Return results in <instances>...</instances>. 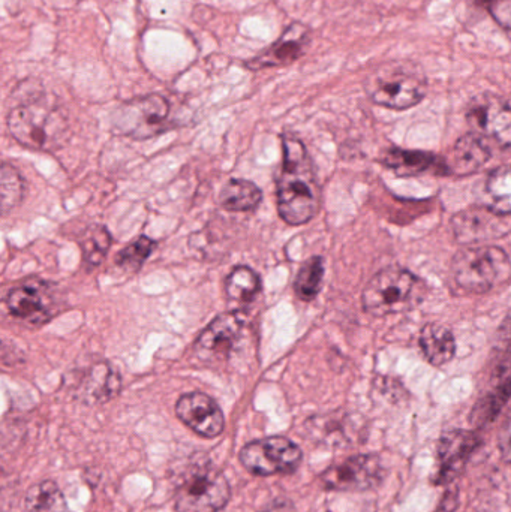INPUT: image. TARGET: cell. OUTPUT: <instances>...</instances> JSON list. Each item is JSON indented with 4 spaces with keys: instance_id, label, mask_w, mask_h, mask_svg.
Listing matches in <instances>:
<instances>
[{
    "instance_id": "26",
    "label": "cell",
    "mask_w": 511,
    "mask_h": 512,
    "mask_svg": "<svg viewBox=\"0 0 511 512\" xmlns=\"http://www.w3.org/2000/svg\"><path fill=\"white\" fill-rule=\"evenodd\" d=\"M486 194L491 200V209L500 215H511V167L492 171L486 182Z\"/></svg>"
},
{
    "instance_id": "33",
    "label": "cell",
    "mask_w": 511,
    "mask_h": 512,
    "mask_svg": "<svg viewBox=\"0 0 511 512\" xmlns=\"http://www.w3.org/2000/svg\"><path fill=\"white\" fill-rule=\"evenodd\" d=\"M459 507V492L458 489L449 490L441 499L440 507L434 512H456Z\"/></svg>"
},
{
    "instance_id": "24",
    "label": "cell",
    "mask_w": 511,
    "mask_h": 512,
    "mask_svg": "<svg viewBox=\"0 0 511 512\" xmlns=\"http://www.w3.org/2000/svg\"><path fill=\"white\" fill-rule=\"evenodd\" d=\"M260 289V276L252 268L245 267V265L234 268L233 273L227 277V283H225L228 298L239 301V303H249V301L254 300Z\"/></svg>"
},
{
    "instance_id": "22",
    "label": "cell",
    "mask_w": 511,
    "mask_h": 512,
    "mask_svg": "<svg viewBox=\"0 0 511 512\" xmlns=\"http://www.w3.org/2000/svg\"><path fill=\"white\" fill-rule=\"evenodd\" d=\"M23 512H69V508L57 484L42 481L27 490Z\"/></svg>"
},
{
    "instance_id": "16",
    "label": "cell",
    "mask_w": 511,
    "mask_h": 512,
    "mask_svg": "<svg viewBox=\"0 0 511 512\" xmlns=\"http://www.w3.org/2000/svg\"><path fill=\"white\" fill-rule=\"evenodd\" d=\"M176 415L192 432L213 439L224 432L225 418L218 403L204 393L183 394L176 403Z\"/></svg>"
},
{
    "instance_id": "12",
    "label": "cell",
    "mask_w": 511,
    "mask_h": 512,
    "mask_svg": "<svg viewBox=\"0 0 511 512\" xmlns=\"http://www.w3.org/2000/svg\"><path fill=\"white\" fill-rule=\"evenodd\" d=\"M506 218L491 207H470L453 218V233L461 245H489L509 234L510 224Z\"/></svg>"
},
{
    "instance_id": "29",
    "label": "cell",
    "mask_w": 511,
    "mask_h": 512,
    "mask_svg": "<svg viewBox=\"0 0 511 512\" xmlns=\"http://www.w3.org/2000/svg\"><path fill=\"white\" fill-rule=\"evenodd\" d=\"M156 243L146 236L137 237L134 242L129 243L125 249L116 256V264L123 270L138 271L143 267L152 252L155 251Z\"/></svg>"
},
{
    "instance_id": "10",
    "label": "cell",
    "mask_w": 511,
    "mask_h": 512,
    "mask_svg": "<svg viewBox=\"0 0 511 512\" xmlns=\"http://www.w3.org/2000/svg\"><path fill=\"white\" fill-rule=\"evenodd\" d=\"M483 445V438L476 430H449L441 435L437 445V474L434 483L447 486L467 468L468 462Z\"/></svg>"
},
{
    "instance_id": "28",
    "label": "cell",
    "mask_w": 511,
    "mask_h": 512,
    "mask_svg": "<svg viewBox=\"0 0 511 512\" xmlns=\"http://www.w3.org/2000/svg\"><path fill=\"white\" fill-rule=\"evenodd\" d=\"M80 246L84 261L95 267V265H99L104 261L105 256L110 251V233L102 225H92V227L84 231Z\"/></svg>"
},
{
    "instance_id": "21",
    "label": "cell",
    "mask_w": 511,
    "mask_h": 512,
    "mask_svg": "<svg viewBox=\"0 0 511 512\" xmlns=\"http://www.w3.org/2000/svg\"><path fill=\"white\" fill-rule=\"evenodd\" d=\"M261 200H263L261 189L243 179L230 180L219 197L222 207L228 212H251L257 209Z\"/></svg>"
},
{
    "instance_id": "3",
    "label": "cell",
    "mask_w": 511,
    "mask_h": 512,
    "mask_svg": "<svg viewBox=\"0 0 511 512\" xmlns=\"http://www.w3.org/2000/svg\"><path fill=\"white\" fill-rule=\"evenodd\" d=\"M227 478L206 456H195L180 469L174 486L177 512H219L230 502Z\"/></svg>"
},
{
    "instance_id": "34",
    "label": "cell",
    "mask_w": 511,
    "mask_h": 512,
    "mask_svg": "<svg viewBox=\"0 0 511 512\" xmlns=\"http://www.w3.org/2000/svg\"><path fill=\"white\" fill-rule=\"evenodd\" d=\"M260 512H296L294 510L293 502L290 499H275V501L270 502L267 507H264Z\"/></svg>"
},
{
    "instance_id": "2",
    "label": "cell",
    "mask_w": 511,
    "mask_h": 512,
    "mask_svg": "<svg viewBox=\"0 0 511 512\" xmlns=\"http://www.w3.org/2000/svg\"><path fill=\"white\" fill-rule=\"evenodd\" d=\"M12 137L32 150H56L65 144L69 123L63 111L44 95L23 99L8 114Z\"/></svg>"
},
{
    "instance_id": "9",
    "label": "cell",
    "mask_w": 511,
    "mask_h": 512,
    "mask_svg": "<svg viewBox=\"0 0 511 512\" xmlns=\"http://www.w3.org/2000/svg\"><path fill=\"white\" fill-rule=\"evenodd\" d=\"M168 114L170 104L164 96L149 95L132 99L114 114V128L134 140H146L168 128Z\"/></svg>"
},
{
    "instance_id": "23",
    "label": "cell",
    "mask_w": 511,
    "mask_h": 512,
    "mask_svg": "<svg viewBox=\"0 0 511 512\" xmlns=\"http://www.w3.org/2000/svg\"><path fill=\"white\" fill-rule=\"evenodd\" d=\"M435 159L429 153L392 149L384 156L383 164L398 176H416L429 170Z\"/></svg>"
},
{
    "instance_id": "25",
    "label": "cell",
    "mask_w": 511,
    "mask_h": 512,
    "mask_svg": "<svg viewBox=\"0 0 511 512\" xmlns=\"http://www.w3.org/2000/svg\"><path fill=\"white\" fill-rule=\"evenodd\" d=\"M324 261L321 256L308 259L297 273L294 291L303 301H311L320 294L323 286Z\"/></svg>"
},
{
    "instance_id": "15",
    "label": "cell",
    "mask_w": 511,
    "mask_h": 512,
    "mask_svg": "<svg viewBox=\"0 0 511 512\" xmlns=\"http://www.w3.org/2000/svg\"><path fill=\"white\" fill-rule=\"evenodd\" d=\"M48 288V283L33 279L11 289L6 297L9 313L30 325H42L50 321L54 301Z\"/></svg>"
},
{
    "instance_id": "17",
    "label": "cell",
    "mask_w": 511,
    "mask_h": 512,
    "mask_svg": "<svg viewBox=\"0 0 511 512\" xmlns=\"http://www.w3.org/2000/svg\"><path fill=\"white\" fill-rule=\"evenodd\" d=\"M309 42H311V30L302 23L291 24L275 44L249 60L246 66L252 71H260V69L290 65L305 53Z\"/></svg>"
},
{
    "instance_id": "1",
    "label": "cell",
    "mask_w": 511,
    "mask_h": 512,
    "mask_svg": "<svg viewBox=\"0 0 511 512\" xmlns=\"http://www.w3.org/2000/svg\"><path fill=\"white\" fill-rule=\"evenodd\" d=\"M282 152L284 162L276 186L279 216L288 225L299 227L308 224L317 215L320 209V186L302 141L284 135Z\"/></svg>"
},
{
    "instance_id": "5",
    "label": "cell",
    "mask_w": 511,
    "mask_h": 512,
    "mask_svg": "<svg viewBox=\"0 0 511 512\" xmlns=\"http://www.w3.org/2000/svg\"><path fill=\"white\" fill-rule=\"evenodd\" d=\"M426 286L419 277L401 267H387L375 274L363 291V309L369 315H396L422 303Z\"/></svg>"
},
{
    "instance_id": "20",
    "label": "cell",
    "mask_w": 511,
    "mask_h": 512,
    "mask_svg": "<svg viewBox=\"0 0 511 512\" xmlns=\"http://www.w3.org/2000/svg\"><path fill=\"white\" fill-rule=\"evenodd\" d=\"M120 376L110 364H98L90 370L83 384V397L86 402L102 403L113 399L120 391Z\"/></svg>"
},
{
    "instance_id": "7",
    "label": "cell",
    "mask_w": 511,
    "mask_h": 512,
    "mask_svg": "<svg viewBox=\"0 0 511 512\" xmlns=\"http://www.w3.org/2000/svg\"><path fill=\"white\" fill-rule=\"evenodd\" d=\"M303 453L299 445L282 436L258 439L240 451V462L257 477L293 474L299 469Z\"/></svg>"
},
{
    "instance_id": "19",
    "label": "cell",
    "mask_w": 511,
    "mask_h": 512,
    "mask_svg": "<svg viewBox=\"0 0 511 512\" xmlns=\"http://www.w3.org/2000/svg\"><path fill=\"white\" fill-rule=\"evenodd\" d=\"M420 346H422L426 360L432 366H444L455 357V336L447 325L438 324V322L423 327L422 334H420Z\"/></svg>"
},
{
    "instance_id": "13",
    "label": "cell",
    "mask_w": 511,
    "mask_h": 512,
    "mask_svg": "<svg viewBox=\"0 0 511 512\" xmlns=\"http://www.w3.org/2000/svg\"><path fill=\"white\" fill-rule=\"evenodd\" d=\"M248 313L243 310H233L218 316L206 328L195 343V352L201 360L225 358L231 349L239 342L240 334L248 324Z\"/></svg>"
},
{
    "instance_id": "6",
    "label": "cell",
    "mask_w": 511,
    "mask_h": 512,
    "mask_svg": "<svg viewBox=\"0 0 511 512\" xmlns=\"http://www.w3.org/2000/svg\"><path fill=\"white\" fill-rule=\"evenodd\" d=\"M452 271L462 289L483 294L509 274V256L497 246H465L453 258Z\"/></svg>"
},
{
    "instance_id": "11",
    "label": "cell",
    "mask_w": 511,
    "mask_h": 512,
    "mask_svg": "<svg viewBox=\"0 0 511 512\" xmlns=\"http://www.w3.org/2000/svg\"><path fill=\"white\" fill-rule=\"evenodd\" d=\"M467 120L474 134L494 141L503 149L511 147V107L503 99L491 93L473 99Z\"/></svg>"
},
{
    "instance_id": "30",
    "label": "cell",
    "mask_w": 511,
    "mask_h": 512,
    "mask_svg": "<svg viewBox=\"0 0 511 512\" xmlns=\"http://www.w3.org/2000/svg\"><path fill=\"white\" fill-rule=\"evenodd\" d=\"M511 396V390L509 388H500L497 393L486 396L485 399L480 400L476 406H474L473 412H471V423L477 427V429H483V427L491 424L492 421L497 418L500 414L503 406L506 405L507 399Z\"/></svg>"
},
{
    "instance_id": "4",
    "label": "cell",
    "mask_w": 511,
    "mask_h": 512,
    "mask_svg": "<svg viewBox=\"0 0 511 512\" xmlns=\"http://www.w3.org/2000/svg\"><path fill=\"white\" fill-rule=\"evenodd\" d=\"M366 92L381 107L408 110L423 101L428 92V81L416 63L395 60L378 66L369 75Z\"/></svg>"
},
{
    "instance_id": "32",
    "label": "cell",
    "mask_w": 511,
    "mask_h": 512,
    "mask_svg": "<svg viewBox=\"0 0 511 512\" xmlns=\"http://www.w3.org/2000/svg\"><path fill=\"white\" fill-rule=\"evenodd\" d=\"M498 450H500L504 462L511 465V418L501 426L500 432H498Z\"/></svg>"
},
{
    "instance_id": "35",
    "label": "cell",
    "mask_w": 511,
    "mask_h": 512,
    "mask_svg": "<svg viewBox=\"0 0 511 512\" xmlns=\"http://www.w3.org/2000/svg\"><path fill=\"white\" fill-rule=\"evenodd\" d=\"M326 512H330V511H326Z\"/></svg>"
},
{
    "instance_id": "18",
    "label": "cell",
    "mask_w": 511,
    "mask_h": 512,
    "mask_svg": "<svg viewBox=\"0 0 511 512\" xmlns=\"http://www.w3.org/2000/svg\"><path fill=\"white\" fill-rule=\"evenodd\" d=\"M489 159L491 149L485 138L471 132L456 141L449 156V170L456 176H470L485 167Z\"/></svg>"
},
{
    "instance_id": "27",
    "label": "cell",
    "mask_w": 511,
    "mask_h": 512,
    "mask_svg": "<svg viewBox=\"0 0 511 512\" xmlns=\"http://www.w3.org/2000/svg\"><path fill=\"white\" fill-rule=\"evenodd\" d=\"M24 198V180L12 165L3 162L0 170V206L3 215L17 209Z\"/></svg>"
},
{
    "instance_id": "31",
    "label": "cell",
    "mask_w": 511,
    "mask_h": 512,
    "mask_svg": "<svg viewBox=\"0 0 511 512\" xmlns=\"http://www.w3.org/2000/svg\"><path fill=\"white\" fill-rule=\"evenodd\" d=\"M491 14L511 39V0H494L491 3Z\"/></svg>"
},
{
    "instance_id": "14",
    "label": "cell",
    "mask_w": 511,
    "mask_h": 512,
    "mask_svg": "<svg viewBox=\"0 0 511 512\" xmlns=\"http://www.w3.org/2000/svg\"><path fill=\"white\" fill-rule=\"evenodd\" d=\"M306 435L315 444L327 447L345 448L362 444L365 439V424L351 414H335L312 417L305 424Z\"/></svg>"
},
{
    "instance_id": "8",
    "label": "cell",
    "mask_w": 511,
    "mask_h": 512,
    "mask_svg": "<svg viewBox=\"0 0 511 512\" xmlns=\"http://www.w3.org/2000/svg\"><path fill=\"white\" fill-rule=\"evenodd\" d=\"M387 471L378 454H359L327 468L318 481L329 492H368L386 480Z\"/></svg>"
}]
</instances>
